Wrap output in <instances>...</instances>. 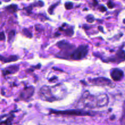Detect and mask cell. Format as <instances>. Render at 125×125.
<instances>
[{
    "label": "cell",
    "instance_id": "5bb4252c",
    "mask_svg": "<svg viewBox=\"0 0 125 125\" xmlns=\"http://www.w3.org/2000/svg\"><path fill=\"white\" fill-rule=\"evenodd\" d=\"M73 3H71V2H67V3H66L65 4V7L66 9L67 10H70L71 9H72L73 8Z\"/></svg>",
    "mask_w": 125,
    "mask_h": 125
},
{
    "label": "cell",
    "instance_id": "44dd1931",
    "mask_svg": "<svg viewBox=\"0 0 125 125\" xmlns=\"http://www.w3.org/2000/svg\"><path fill=\"white\" fill-rule=\"evenodd\" d=\"M94 6H96L98 4V1L97 0H94Z\"/></svg>",
    "mask_w": 125,
    "mask_h": 125
},
{
    "label": "cell",
    "instance_id": "5b68a950",
    "mask_svg": "<svg viewBox=\"0 0 125 125\" xmlns=\"http://www.w3.org/2000/svg\"><path fill=\"white\" fill-rule=\"evenodd\" d=\"M34 93V89L32 87L26 88L20 94V98L22 99H27L31 97Z\"/></svg>",
    "mask_w": 125,
    "mask_h": 125
},
{
    "label": "cell",
    "instance_id": "603a6c76",
    "mask_svg": "<svg viewBox=\"0 0 125 125\" xmlns=\"http://www.w3.org/2000/svg\"><path fill=\"white\" fill-rule=\"evenodd\" d=\"M114 118H115V115H113L112 117H110V119H111V120L114 119Z\"/></svg>",
    "mask_w": 125,
    "mask_h": 125
},
{
    "label": "cell",
    "instance_id": "7402d4cb",
    "mask_svg": "<svg viewBox=\"0 0 125 125\" xmlns=\"http://www.w3.org/2000/svg\"><path fill=\"white\" fill-rule=\"evenodd\" d=\"M98 29H99V31L103 32H104V31H103V27H101V26H99V27H98Z\"/></svg>",
    "mask_w": 125,
    "mask_h": 125
},
{
    "label": "cell",
    "instance_id": "7a4b0ae2",
    "mask_svg": "<svg viewBox=\"0 0 125 125\" xmlns=\"http://www.w3.org/2000/svg\"><path fill=\"white\" fill-rule=\"evenodd\" d=\"M51 114H62L63 115H75V116H91L92 115L90 112L81 110H68L63 111H55L51 110Z\"/></svg>",
    "mask_w": 125,
    "mask_h": 125
},
{
    "label": "cell",
    "instance_id": "4fadbf2b",
    "mask_svg": "<svg viewBox=\"0 0 125 125\" xmlns=\"http://www.w3.org/2000/svg\"><path fill=\"white\" fill-rule=\"evenodd\" d=\"M23 34L25 35V36H26V37H32L31 33L30 32L28 31V29H23Z\"/></svg>",
    "mask_w": 125,
    "mask_h": 125
},
{
    "label": "cell",
    "instance_id": "8fae6325",
    "mask_svg": "<svg viewBox=\"0 0 125 125\" xmlns=\"http://www.w3.org/2000/svg\"><path fill=\"white\" fill-rule=\"evenodd\" d=\"M60 30L61 31H63L65 32V33L66 34L67 36H69V37H71V36H72L73 35V31L72 29H66V30H64V29H61V28H60Z\"/></svg>",
    "mask_w": 125,
    "mask_h": 125
},
{
    "label": "cell",
    "instance_id": "d6986e66",
    "mask_svg": "<svg viewBox=\"0 0 125 125\" xmlns=\"http://www.w3.org/2000/svg\"><path fill=\"white\" fill-rule=\"evenodd\" d=\"M5 40V36L3 32H1L0 33V40Z\"/></svg>",
    "mask_w": 125,
    "mask_h": 125
},
{
    "label": "cell",
    "instance_id": "9c48e42d",
    "mask_svg": "<svg viewBox=\"0 0 125 125\" xmlns=\"http://www.w3.org/2000/svg\"><path fill=\"white\" fill-rule=\"evenodd\" d=\"M0 59L1 61H4L5 62H12V61H17L18 59V57L17 56H10L9 58H0Z\"/></svg>",
    "mask_w": 125,
    "mask_h": 125
},
{
    "label": "cell",
    "instance_id": "e0dca14e",
    "mask_svg": "<svg viewBox=\"0 0 125 125\" xmlns=\"http://www.w3.org/2000/svg\"><path fill=\"white\" fill-rule=\"evenodd\" d=\"M122 120L125 121V101L123 104V117L122 119H121V121H122Z\"/></svg>",
    "mask_w": 125,
    "mask_h": 125
},
{
    "label": "cell",
    "instance_id": "9a60e30c",
    "mask_svg": "<svg viewBox=\"0 0 125 125\" xmlns=\"http://www.w3.org/2000/svg\"><path fill=\"white\" fill-rule=\"evenodd\" d=\"M86 19L87 21L89 23H93L94 21V20H95V18H94V16L92 15H88V16L86 17Z\"/></svg>",
    "mask_w": 125,
    "mask_h": 125
},
{
    "label": "cell",
    "instance_id": "30bf717a",
    "mask_svg": "<svg viewBox=\"0 0 125 125\" xmlns=\"http://www.w3.org/2000/svg\"><path fill=\"white\" fill-rule=\"evenodd\" d=\"M6 8H7V9H8V10H9L10 12H15L17 10V6L15 5V4H12V5L8 6Z\"/></svg>",
    "mask_w": 125,
    "mask_h": 125
},
{
    "label": "cell",
    "instance_id": "cb8c5ba5",
    "mask_svg": "<svg viewBox=\"0 0 125 125\" xmlns=\"http://www.w3.org/2000/svg\"><path fill=\"white\" fill-rule=\"evenodd\" d=\"M123 22H124V23H125V20H123Z\"/></svg>",
    "mask_w": 125,
    "mask_h": 125
},
{
    "label": "cell",
    "instance_id": "ba28073f",
    "mask_svg": "<svg viewBox=\"0 0 125 125\" xmlns=\"http://www.w3.org/2000/svg\"><path fill=\"white\" fill-rule=\"evenodd\" d=\"M19 69V67L17 66H10L7 69H6V70L3 71V73L4 75L8 74H12V73H16Z\"/></svg>",
    "mask_w": 125,
    "mask_h": 125
},
{
    "label": "cell",
    "instance_id": "2e32d148",
    "mask_svg": "<svg viewBox=\"0 0 125 125\" xmlns=\"http://www.w3.org/2000/svg\"><path fill=\"white\" fill-rule=\"evenodd\" d=\"M57 5H58V3H56V4H53V5H52V6H50V8H49V9H48V12H49V13H50V14H52V12H53V10L54 9V7H56Z\"/></svg>",
    "mask_w": 125,
    "mask_h": 125
},
{
    "label": "cell",
    "instance_id": "277c9868",
    "mask_svg": "<svg viewBox=\"0 0 125 125\" xmlns=\"http://www.w3.org/2000/svg\"><path fill=\"white\" fill-rule=\"evenodd\" d=\"M110 76L114 81H119L123 77L124 73L122 70H120V69L114 68L110 72Z\"/></svg>",
    "mask_w": 125,
    "mask_h": 125
},
{
    "label": "cell",
    "instance_id": "3957f363",
    "mask_svg": "<svg viewBox=\"0 0 125 125\" xmlns=\"http://www.w3.org/2000/svg\"><path fill=\"white\" fill-rule=\"evenodd\" d=\"M57 45L58 46V47L60 49L62 50L63 54H67V52H68L70 50H72V48H73V47H74L73 45L70 44L65 40H62V41L59 42L57 43Z\"/></svg>",
    "mask_w": 125,
    "mask_h": 125
},
{
    "label": "cell",
    "instance_id": "8992f818",
    "mask_svg": "<svg viewBox=\"0 0 125 125\" xmlns=\"http://www.w3.org/2000/svg\"><path fill=\"white\" fill-rule=\"evenodd\" d=\"M90 82L94 84L98 85H109V84H110V80L107 78H98L93 79L91 80Z\"/></svg>",
    "mask_w": 125,
    "mask_h": 125
},
{
    "label": "cell",
    "instance_id": "6da1fadb",
    "mask_svg": "<svg viewBox=\"0 0 125 125\" xmlns=\"http://www.w3.org/2000/svg\"><path fill=\"white\" fill-rule=\"evenodd\" d=\"M89 48L87 45H81L73 51L71 58L73 60H80L85 57L88 53Z\"/></svg>",
    "mask_w": 125,
    "mask_h": 125
},
{
    "label": "cell",
    "instance_id": "7c38bea8",
    "mask_svg": "<svg viewBox=\"0 0 125 125\" xmlns=\"http://www.w3.org/2000/svg\"><path fill=\"white\" fill-rule=\"evenodd\" d=\"M15 31H11L9 33V41H11L13 39H14V37H15Z\"/></svg>",
    "mask_w": 125,
    "mask_h": 125
},
{
    "label": "cell",
    "instance_id": "ffe728a7",
    "mask_svg": "<svg viewBox=\"0 0 125 125\" xmlns=\"http://www.w3.org/2000/svg\"><path fill=\"white\" fill-rule=\"evenodd\" d=\"M99 10H100L101 12H104L106 10V8L104 7V6H101L100 7H99Z\"/></svg>",
    "mask_w": 125,
    "mask_h": 125
},
{
    "label": "cell",
    "instance_id": "ac0fdd59",
    "mask_svg": "<svg viewBox=\"0 0 125 125\" xmlns=\"http://www.w3.org/2000/svg\"><path fill=\"white\" fill-rule=\"evenodd\" d=\"M107 6H108L109 8L112 9V8H113V7H114V4H113L112 2L109 1L108 3H107Z\"/></svg>",
    "mask_w": 125,
    "mask_h": 125
},
{
    "label": "cell",
    "instance_id": "52a82bcc",
    "mask_svg": "<svg viewBox=\"0 0 125 125\" xmlns=\"http://www.w3.org/2000/svg\"><path fill=\"white\" fill-rule=\"evenodd\" d=\"M125 61V51L123 50H120L116 54L115 57L109 59V61L111 62H121Z\"/></svg>",
    "mask_w": 125,
    "mask_h": 125
}]
</instances>
